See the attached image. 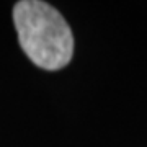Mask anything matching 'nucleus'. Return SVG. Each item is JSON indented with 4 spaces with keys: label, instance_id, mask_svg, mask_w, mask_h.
Instances as JSON below:
<instances>
[{
    "label": "nucleus",
    "instance_id": "nucleus-1",
    "mask_svg": "<svg viewBox=\"0 0 147 147\" xmlns=\"http://www.w3.org/2000/svg\"><path fill=\"white\" fill-rule=\"evenodd\" d=\"M18 41L30 61L44 70L65 67L74 56V36L67 21L41 0H21L13 7Z\"/></svg>",
    "mask_w": 147,
    "mask_h": 147
}]
</instances>
